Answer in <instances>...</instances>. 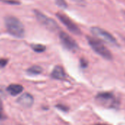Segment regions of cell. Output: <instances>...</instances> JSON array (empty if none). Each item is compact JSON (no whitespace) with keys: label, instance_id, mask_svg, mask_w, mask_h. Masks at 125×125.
Segmentation results:
<instances>
[{"label":"cell","instance_id":"cell-6","mask_svg":"<svg viewBox=\"0 0 125 125\" xmlns=\"http://www.w3.org/2000/svg\"><path fill=\"white\" fill-rule=\"evenodd\" d=\"M57 18L61 21V23L65 25L66 28L72 32V33L75 35H80L81 34V30L79 28V27L66 15L62 13H56Z\"/></svg>","mask_w":125,"mask_h":125},{"label":"cell","instance_id":"cell-17","mask_svg":"<svg viewBox=\"0 0 125 125\" xmlns=\"http://www.w3.org/2000/svg\"><path fill=\"white\" fill-rule=\"evenodd\" d=\"M81 65H82V66H84V67L87 66V65H88L87 61L85 60H84V59H82L81 60Z\"/></svg>","mask_w":125,"mask_h":125},{"label":"cell","instance_id":"cell-4","mask_svg":"<svg viewBox=\"0 0 125 125\" xmlns=\"http://www.w3.org/2000/svg\"><path fill=\"white\" fill-rule=\"evenodd\" d=\"M34 13H35V17L38 19V21L42 25L46 27L48 30H49L51 31H56V30H59V27L54 20H53L52 19H51L49 17H47L45 14H43V13H41V11H39L38 10H35Z\"/></svg>","mask_w":125,"mask_h":125},{"label":"cell","instance_id":"cell-12","mask_svg":"<svg viewBox=\"0 0 125 125\" xmlns=\"http://www.w3.org/2000/svg\"><path fill=\"white\" fill-rule=\"evenodd\" d=\"M32 49L35 52H43L46 50V46L42 44H32L31 45Z\"/></svg>","mask_w":125,"mask_h":125},{"label":"cell","instance_id":"cell-13","mask_svg":"<svg viewBox=\"0 0 125 125\" xmlns=\"http://www.w3.org/2000/svg\"><path fill=\"white\" fill-rule=\"evenodd\" d=\"M57 5L62 8H67V3L66 2L65 0H55Z\"/></svg>","mask_w":125,"mask_h":125},{"label":"cell","instance_id":"cell-9","mask_svg":"<svg viewBox=\"0 0 125 125\" xmlns=\"http://www.w3.org/2000/svg\"><path fill=\"white\" fill-rule=\"evenodd\" d=\"M51 76L52 78L56 80H64L66 78V73L62 66H57L52 70Z\"/></svg>","mask_w":125,"mask_h":125},{"label":"cell","instance_id":"cell-1","mask_svg":"<svg viewBox=\"0 0 125 125\" xmlns=\"http://www.w3.org/2000/svg\"><path fill=\"white\" fill-rule=\"evenodd\" d=\"M5 23L6 29L10 35L19 38L24 36V27L19 19L13 16H8L5 19Z\"/></svg>","mask_w":125,"mask_h":125},{"label":"cell","instance_id":"cell-3","mask_svg":"<svg viewBox=\"0 0 125 125\" xmlns=\"http://www.w3.org/2000/svg\"><path fill=\"white\" fill-rule=\"evenodd\" d=\"M91 32L93 33V35L98 38L99 39L109 43L111 45H115V46H118V43L116 39L107 31L98 27H93L91 29Z\"/></svg>","mask_w":125,"mask_h":125},{"label":"cell","instance_id":"cell-5","mask_svg":"<svg viewBox=\"0 0 125 125\" xmlns=\"http://www.w3.org/2000/svg\"><path fill=\"white\" fill-rule=\"evenodd\" d=\"M96 100L101 105L106 107H115L118 105V102L115 96L110 93L105 92L99 94L96 97Z\"/></svg>","mask_w":125,"mask_h":125},{"label":"cell","instance_id":"cell-19","mask_svg":"<svg viewBox=\"0 0 125 125\" xmlns=\"http://www.w3.org/2000/svg\"><path fill=\"white\" fill-rule=\"evenodd\" d=\"M76 1H79V0H76Z\"/></svg>","mask_w":125,"mask_h":125},{"label":"cell","instance_id":"cell-16","mask_svg":"<svg viewBox=\"0 0 125 125\" xmlns=\"http://www.w3.org/2000/svg\"><path fill=\"white\" fill-rule=\"evenodd\" d=\"M57 107L62 111H68L69 110V108L66 107V106H64V105H62V104H57Z\"/></svg>","mask_w":125,"mask_h":125},{"label":"cell","instance_id":"cell-8","mask_svg":"<svg viewBox=\"0 0 125 125\" xmlns=\"http://www.w3.org/2000/svg\"><path fill=\"white\" fill-rule=\"evenodd\" d=\"M17 102L24 107H30L34 103V98L31 94L25 93L19 97Z\"/></svg>","mask_w":125,"mask_h":125},{"label":"cell","instance_id":"cell-15","mask_svg":"<svg viewBox=\"0 0 125 125\" xmlns=\"http://www.w3.org/2000/svg\"><path fill=\"white\" fill-rule=\"evenodd\" d=\"M8 62V60L5 58H0V68H4Z\"/></svg>","mask_w":125,"mask_h":125},{"label":"cell","instance_id":"cell-14","mask_svg":"<svg viewBox=\"0 0 125 125\" xmlns=\"http://www.w3.org/2000/svg\"><path fill=\"white\" fill-rule=\"evenodd\" d=\"M5 115L4 114V110H3V104L2 102L0 101V120L5 119Z\"/></svg>","mask_w":125,"mask_h":125},{"label":"cell","instance_id":"cell-11","mask_svg":"<svg viewBox=\"0 0 125 125\" xmlns=\"http://www.w3.org/2000/svg\"><path fill=\"white\" fill-rule=\"evenodd\" d=\"M42 71H43L42 68L39 66H32L27 70V73L30 74H32V75L40 74L42 73Z\"/></svg>","mask_w":125,"mask_h":125},{"label":"cell","instance_id":"cell-2","mask_svg":"<svg viewBox=\"0 0 125 125\" xmlns=\"http://www.w3.org/2000/svg\"><path fill=\"white\" fill-rule=\"evenodd\" d=\"M87 40L91 47L98 54H99L106 60H111L113 58L110 51L103 44L102 41L89 36H87Z\"/></svg>","mask_w":125,"mask_h":125},{"label":"cell","instance_id":"cell-10","mask_svg":"<svg viewBox=\"0 0 125 125\" xmlns=\"http://www.w3.org/2000/svg\"><path fill=\"white\" fill-rule=\"evenodd\" d=\"M7 91L10 95L16 96L23 91V86L19 84H11L7 88Z\"/></svg>","mask_w":125,"mask_h":125},{"label":"cell","instance_id":"cell-7","mask_svg":"<svg viewBox=\"0 0 125 125\" xmlns=\"http://www.w3.org/2000/svg\"><path fill=\"white\" fill-rule=\"evenodd\" d=\"M59 38L62 44L66 49L72 51H74L78 49V45L76 41L67 33L61 31L59 34Z\"/></svg>","mask_w":125,"mask_h":125},{"label":"cell","instance_id":"cell-18","mask_svg":"<svg viewBox=\"0 0 125 125\" xmlns=\"http://www.w3.org/2000/svg\"><path fill=\"white\" fill-rule=\"evenodd\" d=\"M96 125H108V124H96Z\"/></svg>","mask_w":125,"mask_h":125}]
</instances>
